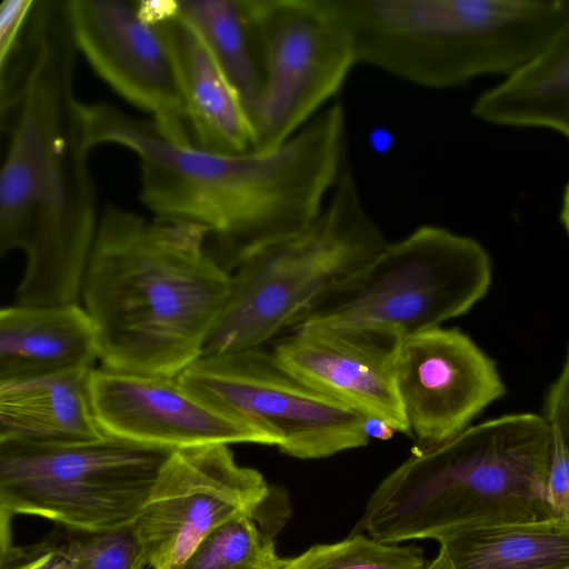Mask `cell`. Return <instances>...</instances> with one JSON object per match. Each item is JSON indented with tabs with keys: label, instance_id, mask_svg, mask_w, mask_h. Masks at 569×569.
Returning <instances> with one entry per match:
<instances>
[{
	"label": "cell",
	"instance_id": "1",
	"mask_svg": "<svg viewBox=\"0 0 569 569\" xmlns=\"http://www.w3.org/2000/svg\"><path fill=\"white\" fill-rule=\"evenodd\" d=\"M86 146L131 150L139 199L156 219L204 227L213 258L230 273L247 256L300 232L322 211L342 172L346 116L321 109L279 148L221 153L171 139L152 120L109 102L79 104Z\"/></svg>",
	"mask_w": 569,
	"mask_h": 569
},
{
	"label": "cell",
	"instance_id": "2",
	"mask_svg": "<svg viewBox=\"0 0 569 569\" xmlns=\"http://www.w3.org/2000/svg\"><path fill=\"white\" fill-rule=\"evenodd\" d=\"M208 237L199 224L103 207L81 290L102 368L177 378L202 356L230 283Z\"/></svg>",
	"mask_w": 569,
	"mask_h": 569
},
{
	"label": "cell",
	"instance_id": "3",
	"mask_svg": "<svg viewBox=\"0 0 569 569\" xmlns=\"http://www.w3.org/2000/svg\"><path fill=\"white\" fill-rule=\"evenodd\" d=\"M78 49L66 4L40 3L24 47L0 93L8 149L0 173V253L29 234H60L92 224L98 193L74 92Z\"/></svg>",
	"mask_w": 569,
	"mask_h": 569
},
{
	"label": "cell",
	"instance_id": "4",
	"mask_svg": "<svg viewBox=\"0 0 569 569\" xmlns=\"http://www.w3.org/2000/svg\"><path fill=\"white\" fill-rule=\"evenodd\" d=\"M551 441L543 416L525 412L418 442L371 493L357 528L398 545L552 518L546 502Z\"/></svg>",
	"mask_w": 569,
	"mask_h": 569
},
{
	"label": "cell",
	"instance_id": "5",
	"mask_svg": "<svg viewBox=\"0 0 569 569\" xmlns=\"http://www.w3.org/2000/svg\"><path fill=\"white\" fill-rule=\"evenodd\" d=\"M357 63L446 89L487 74L510 76L569 20V0H330Z\"/></svg>",
	"mask_w": 569,
	"mask_h": 569
},
{
	"label": "cell",
	"instance_id": "6",
	"mask_svg": "<svg viewBox=\"0 0 569 569\" xmlns=\"http://www.w3.org/2000/svg\"><path fill=\"white\" fill-rule=\"evenodd\" d=\"M387 243L346 168L320 214L303 230L243 258L202 356L261 348L289 331L325 292Z\"/></svg>",
	"mask_w": 569,
	"mask_h": 569
},
{
	"label": "cell",
	"instance_id": "7",
	"mask_svg": "<svg viewBox=\"0 0 569 569\" xmlns=\"http://www.w3.org/2000/svg\"><path fill=\"white\" fill-rule=\"evenodd\" d=\"M491 279L490 256L477 240L421 226L332 286L290 330L320 326L400 342L468 312Z\"/></svg>",
	"mask_w": 569,
	"mask_h": 569
},
{
	"label": "cell",
	"instance_id": "8",
	"mask_svg": "<svg viewBox=\"0 0 569 569\" xmlns=\"http://www.w3.org/2000/svg\"><path fill=\"white\" fill-rule=\"evenodd\" d=\"M171 453L108 436L69 445L0 440V516H34L79 533L132 526Z\"/></svg>",
	"mask_w": 569,
	"mask_h": 569
},
{
	"label": "cell",
	"instance_id": "9",
	"mask_svg": "<svg viewBox=\"0 0 569 569\" xmlns=\"http://www.w3.org/2000/svg\"><path fill=\"white\" fill-rule=\"evenodd\" d=\"M177 379L206 407L267 433L293 458H327L370 440L368 418L305 383L262 347L201 356Z\"/></svg>",
	"mask_w": 569,
	"mask_h": 569
},
{
	"label": "cell",
	"instance_id": "10",
	"mask_svg": "<svg viewBox=\"0 0 569 569\" xmlns=\"http://www.w3.org/2000/svg\"><path fill=\"white\" fill-rule=\"evenodd\" d=\"M266 81L246 110L252 149L279 148L333 98L357 63L352 37L330 0H251Z\"/></svg>",
	"mask_w": 569,
	"mask_h": 569
},
{
	"label": "cell",
	"instance_id": "11",
	"mask_svg": "<svg viewBox=\"0 0 569 569\" xmlns=\"http://www.w3.org/2000/svg\"><path fill=\"white\" fill-rule=\"evenodd\" d=\"M269 493L263 476L240 466L228 445L172 451L132 523L149 569H179L217 527L254 515Z\"/></svg>",
	"mask_w": 569,
	"mask_h": 569
},
{
	"label": "cell",
	"instance_id": "12",
	"mask_svg": "<svg viewBox=\"0 0 569 569\" xmlns=\"http://www.w3.org/2000/svg\"><path fill=\"white\" fill-rule=\"evenodd\" d=\"M67 9L77 49L97 74L171 139L192 143L169 46L137 0H68Z\"/></svg>",
	"mask_w": 569,
	"mask_h": 569
},
{
	"label": "cell",
	"instance_id": "13",
	"mask_svg": "<svg viewBox=\"0 0 569 569\" xmlns=\"http://www.w3.org/2000/svg\"><path fill=\"white\" fill-rule=\"evenodd\" d=\"M396 383L418 442L462 431L506 392L496 362L466 333L437 327L399 342Z\"/></svg>",
	"mask_w": 569,
	"mask_h": 569
},
{
	"label": "cell",
	"instance_id": "14",
	"mask_svg": "<svg viewBox=\"0 0 569 569\" xmlns=\"http://www.w3.org/2000/svg\"><path fill=\"white\" fill-rule=\"evenodd\" d=\"M90 396L108 437L172 451L213 443L276 446L267 433L206 407L177 378L93 369Z\"/></svg>",
	"mask_w": 569,
	"mask_h": 569
},
{
	"label": "cell",
	"instance_id": "15",
	"mask_svg": "<svg viewBox=\"0 0 569 569\" xmlns=\"http://www.w3.org/2000/svg\"><path fill=\"white\" fill-rule=\"evenodd\" d=\"M272 349L288 371L325 396L411 435L396 383L399 342L371 332L297 327Z\"/></svg>",
	"mask_w": 569,
	"mask_h": 569
},
{
	"label": "cell",
	"instance_id": "16",
	"mask_svg": "<svg viewBox=\"0 0 569 569\" xmlns=\"http://www.w3.org/2000/svg\"><path fill=\"white\" fill-rule=\"evenodd\" d=\"M154 26L174 62L192 143L221 153L250 151L252 130L243 102L201 37L178 9Z\"/></svg>",
	"mask_w": 569,
	"mask_h": 569
},
{
	"label": "cell",
	"instance_id": "17",
	"mask_svg": "<svg viewBox=\"0 0 569 569\" xmlns=\"http://www.w3.org/2000/svg\"><path fill=\"white\" fill-rule=\"evenodd\" d=\"M96 328L84 308L10 306L0 311V382L92 370Z\"/></svg>",
	"mask_w": 569,
	"mask_h": 569
},
{
	"label": "cell",
	"instance_id": "18",
	"mask_svg": "<svg viewBox=\"0 0 569 569\" xmlns=\"http://www.w3.org/2000/svg\"><path fill=\"white\" fill-rule=\"evenodd\" d=\"M92 370L0 382V440L69 445L104 438L91 402Z\"/></svg>",
	"mask_w": 569,
	"mask_h": 569
},
{
	"label": "cell",
	"instance_id": "19",
	"mask_svg": "<svg viewBox=\"0 0 569 569\" xmlns=\"http://www.w3.org/2000/svg\"><path fill=\"white\" fill-rule=\"evenodd\" d=\"M471 112L486 122L543 127L569 139V20L533 60L482 93Z\"/></svg>",
	"mask_w": 569,
	"mask_h": 569
},
{
	"label": "cell",
	"instance_id": "20",
	"mask_svg": "<svg viewBox=\"0 0 569 569\" xmlns=\"http://www.w3.org/2000/svg\"><path fill=\"white\" fill-rule=\"evenodd\" d=\"M438 542L455 569H569V519L470 528Z\"/></svg>",
	"mask_w": 569,
	"mask_h": 569
},
{
	"label": "cell",
	"instance_id": "21",
	"mask_svg": "<svg viewBox=\"0 0 569 569\" xmlns=\"http://www.w3.org/2000/svg\"><path fill=\"white\" fill-rule=\"evenodd\" d=\"M178 14L201 37L247 110L266 81L263 41L251 0H178Z\"/></svg>",
	"mask_w": 569,
	"mask_h": 569
},
{
	"label": "cell",
	"instance_id": "22",
	"mask_svg": "<svg viewBox=\"0 0 569 569\" xmlns=\"http://www.w3.org/2000/svg\"><path fill=\"white\" fill-rule=\"evenodd\" d=\"M253 516L241 515L217 527L179 569H281L286 559L277 555Z\"/></svg>",
	"mask_w": 569,
	"mask_h": 569
},
{
	"label": "cell",
	"instance_id": "23",
	"mask_svg": "<svg viewBox=\"0 0 569 569\" xmlns=\"http://www.w3.org/2000/svg\"><path fill=\"white\" fill-rule=\"evenodd\" d=\"M281 569H425V558L418 547L357 533L338 542L315 545L286 559Z\"/></svg>",
	"mask_w": 569,
	"mask_h": 569
},
{
	"label": "cell",
	"instance_id": "24",
	"mask_svg": "<svg viewBox=\"0 0 569 569\" xmlns=\"http://www.w3.org/2000/svg\"><path fill=\"white\" fill-rule=\"evenodd\" d=\"M10 520L0 517V569H78L79 556L71 531L51 532L38 542L17 546Z\"/></svg>",
	"mask_w": 569,
	"mask_h": 569
},
{
	"label": "cell",
	"instance_id": "25",
	"mask_svg": "<svg viewBox=\"0 0 569 569\" xmlns=\"http://www.w3.org/2000/svg\"><path fill=\"white\" fill-rule=\"evenodd\" d=\"M72 535L79 556L78 569L148 568L132 526L100 533Z\"/></svg>",
	"mask_w": 569,
	"mask_h": 569
},
{
	"label": "cell",
	"instance_id": "26",
	"mask_svg": "<svg viewBox=\"0 0 569 569\" xmlns=\"http://www.w3.org/2000/svg\"><path fill=\"white\" fill-rule=\"evenodd\" d=\"M37 0H2L0 4V72L19 54Z\"/></svg>",
	"mask_w": 569,
	"mask_h": 569
},
{
	"label": "cell",
	"instance_id": "27",
	"mask_svg": "<svg viewBox=\"0 0 569 569\" xmlns=\"http://www.w3.org/2000/svg\"><path fill=\"white\" fill-rule=\"evenodd\" d=\"M552 431L546 477V502L552 518L569 519V453L558 433Z\"/></svg>",
	"mask_w": 569,
	"mask_h": 569
},
{
	"label": "cell",
	"instance_id": "28",
	"mask_svg": "<svg viewBox=\"0 0 569 569\" xmlns=\"http://www.w3.org/2000/svg\"><path fill=\"white\" fill-rule=\"evenodd\" d=\"M543 412L569 453V347L561 372L547 391Z\"/></svg>",
	"mask_w": 569,
	"mask_h": 569
},
{
	"label": "cell",
	"instance_id": "29",
	"mask_svg": "<svg viewBox=\"0 0 569 569\" xmlns=\"http://www.w3.org/2000/svg\"><path fill=\"white\" fill-rule=\"evenodd\" d=\"M366 432H367V436L369 439L376 438V439L387 440L396 431L382 421L375 420V419H367Z\"/></svg>",
	"mask_w": 569,
	"mask_h": 569
},
{
	"label": "cell",
	"instance_id": "30",
	"mask_svg": "<svg viewBox=\"0 0 569 569\" xmlns=\"http://www.w3.org/2000/svg\"><path fill=\"white\" fill-rule=\"evenodd\" d=\"M425 569H455V567L446 551L440 547L438 555Z\"/></svg>",
	"mask_w": 569,
	"mask_h": 569
},
{
	"label": "cell",
	"instance_id": "31",
	"mask_svg": "<svg viewBox=\"0 0 569 569\" xmlns=\"http://www.w3.org/2000/svg\"><path fill=\"white\" fill-rule=\"evenodd\" d=\"M560 218L569 234V182L567 183L563 192Z\"/></svg>",
	"mask_w": 569,
	"mask_h": 569
}]
</instances>
